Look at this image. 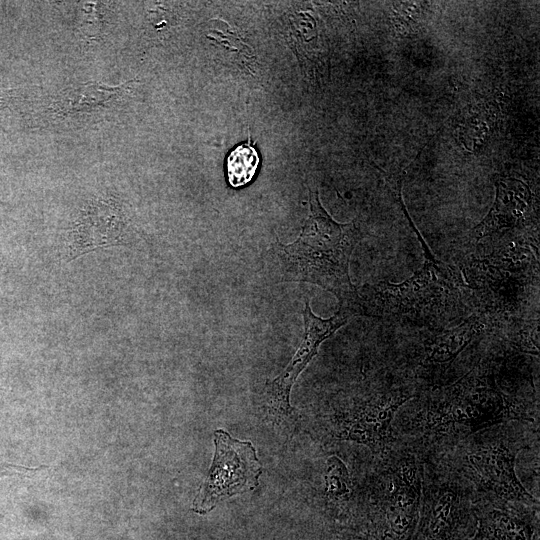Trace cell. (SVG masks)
Here are the masks:
<instances>
[{
    "instance_id": "1",
    "label": "cell",
    "mask_w": 540,
    "mask_h": 540,
    "mask_svg": "<svg viewBox=\"0 0 540 540\" xmlns=\"http://www.w3.org/2000/svg\"><path fill=\"white\" fill-rule=\"evenodd\" d=\"M510 421H535L526 401L502 390L496 376L478 368L456 383L431 392L405 423L423 436L467 437Z\"/></svg>"
},
{
    "instance_id": "2",
    "label": "cell",
    "mask_w": 540,
    "mask_h": 540,
    "mask_svg": "<svg viewBox=\"0 0 540 540\" xmlns=\"http://www.w3.org/2000/svg\"><path fill=\"white\" fill-rule=\"evenodd\" d=\"M309 207L298 238L276 244L284 280L317 285L333 293L342 305L355 290L349 263L359 233L353 224L336 222L323 208L317 192H309Z\"/></svg>"
},
{
    "instance_id": "3",
    "label": "cell",
    "mask_w": 540,
    "mask_h": 540,
    "mask_svg": "<svg viewBox=\"0 0 540 540\" xmlns=\"http://www.w3.org/2000/svg\"><path fill=\"white\" fill-rule=\"evenodd\" d=\"M460 278L430 252L425 263L399 284L382 282L356 288L340 305L349 316L438 318L459 301Z\"/></svg>"
},
{
    "instance_id": "4",
    "label": "cell",
    "mask_w": 540,
    "mask_h": 540,
    "mask_svg": "<svg viewBox=\"0 0 540 540\" xmlns=\"http://www.w3.org/2000/svg\"><path fill=\"white\" fill-rule=\"evenodd\" d=\"M508 423L465 437L459 450V472L488 496L539 510L538 501L516 475L517 454L525 445Z\"/></svg>"
},
{
    "instance_id": "5",
    "label": "cell",
    "mask_w": 540,
    "mask_h": 540,
    "mask_svg": "<svg viewBox=\"0 0 540 540\" xmlns=\"http://www.w3.org/2000/svg\"><path fill=\"white\" fill-rule=\"evenodd\" d=\"M424 465L416 455H392L382 467L366 527L380 540H410L419 515Z\"/></svg>"
},
{
    "instance_id": "6",
    "label": "cell",
    "mask_w": 540,
    "mask_h": 540,
    "mask_svg": "<svg viewBox=\"0 0 540 540\" xmlns=\"http://www.w3.org/2000/svg\"><path fill=\"white\" fill-rule=\"evenodd\" d=\"M424 477L418 520L410 540H471L477 498L451 471L430 469Z\"/></svg>"
},
{
    "instance_id": "7",
    "label": "cell",
    "mask_w": 540,
    "mask_h": 540,
    "mask_svg": "<svg viewBox=\"0 0 540 540\" xmlns=\"http://www.w3.org/2000/svg\"><path fill=\"white\" fill-rule=\"evenodd\" d=\"M214 455L208 474L193 500L192 511L204 515L220 502L254 490L262 465L250 441H241L225 430L213 434Z\"/></svg>"
},
{
    "instance_id": "8",
    "label": "cell",
    "mask_w": 540,
    "mask_h": 540,
    "mask_svg": "<svg viewBox=\"0 0 540 540\" xmlns=\"http://www.w3.org/2000/svg\"><path fill=\"white\" fill-rule=\"evenodd\" d=\"M349 315L342 309L328 319L316 316L308 301L303 309L304 336L294 356L280 375L265 386L264 402L267 413L275 421L293 419L290 392L300 373L318 353L321 343L346 324Z\"/></svg>"
},
{
    "instance_id": "9",
    "label": "cell",
    "mask_w": 540,
    "mask_h": 540,
    "mask_svg": "<svg viewBox=\"0 0 540 540\" xmlns=\"http://www.w3.org/2000/svg\"><path fill=\"white\" fill-rule=\"evenodd\" d=\"M413 397L415 394L402 390L369 397L342 418L341 436L383 452L394 440L392 422L396 413Z\"/></svg>"
},
{
    "instance_id": "10",
    "label": "cell",
    "mask_w": 540,
    "mask_h": 540,
    "mask_svg": "<svg viewBox=\"0 0 540 540\" xmlns=\"http://www.w3.org/2000/svg\"><path fill=\"white\" fill-rule=\"evenodd\" d=\"M538 511L491 496L477 498L471 540H539Z\"/></svg>"
},
{
    "instance_id": "11",
    "label": "cell",
    "mask_w": 540,
    "mask_h": 540,
    "mask_svg": "<svg viewBox=\"0 0 540 540\" xmlns=\"http://www.w3.org/2000/svg\"><path fill=\"white\" fill-rule=\"evenodd\" d=\"M532 208V194L528 186L514 178H500L496 182L494 204L472 231V238H482L499 230L513 228L527 221Z\"/></svg>"
},
{
    "instance_id": "12",
    "label": "cell",
    "mask_w": 540,
    "mask_h": 540,
    "mask_svg": "<svg viewBox=\"0 0 540 540\" xmlns=\"http://www.w3.org/2000/svg\"><path fill=\"white\" fill-rule=\"evenodd\" d=\"M97 213L94 215L91 211L76 225L71 245L73 258L96 248L118 243L121 229L116 215L107 208L102 214L101 207L97 209Z\"/></svg>"
},
{
    "instance_id": "13",
    "label": "cell",
    "mask_w": 540,
    "mask_h": 540,
    "mask_svg": "<svg viewBox=\"0 0 540 540\" xmlns=\"http://www.w3.org/2000/svg\"><path fill=\"white\" fill-rule=\"evenodd\" d=\"M126 94V83L109 86L104 83L90 82L64 93L57 101L59 110L73 113L92 111L113 103Z\"/></svg>"
},
{
    "instance_id": "14",
    "label": "cell",
    "mask_w": 540,
    "mask_h": 540,
    "mask_svg": "<svg viewBox=\"0 0 540 540\" xmlns=\"http://www.w3.org/2000/svg\"><path fill=\"white\" fill-rule=\"evenodd\" d=\"M472 336V327H460L439 337L428 349L424 363L440 368L449 365L469 343Z\"/></svg>"
},
{
    "instance_id": "15",
    "label": "cell",
    "mask_w": 540,
    "mask_h": 540,
    "mask_svg": "<svg viewBox=\"0 0 540 540\" xmlns=\"http://www.w3.org/2000/svg\"><path fill=\"white\" fill-rule=\"evenodd\" d=\"M260 162L256 149L248 143L237 145L227 156L226 171L234 188L248 184L254 177Z\"/></svg>"
},
{
    "instance_id": "16",
    "label": "cell",
    "mask_w": 540,
    "mask_h": 540,
    "mask_svg": "<svg viewBox=\"0 0 540 540\" xmlns=\"http://www.w3.org/2000/svg\"><path fill=\"white\" fill-rule=\"evenodd\" d=\"M325 471L327 495L333 499H347L351 494V481L345 464L337 456H331Z\"/></svg>"
},
{
    "instance_id": "17",
    "label": "cell",
    "mask_w": 540,
    "mask_h": 540,
    "mask_svg": "<svg viewBox=\"0 0 540 540\" xmlns=\"http://www.w3.org/2000/svg\"><path fill=\"white\" fill-rule=\"evenodd\" d=\"M47 466L41 465L36 468L25 467L21 465L11 464L7 462L0 461V478L7 476H23L30 473H35L36 471L46 468ZM0 518L2 515L0 514Z\"/></svg>"
},
{
    "instance_id": "18",
    "label": "cell",
    "mask_w": 540,
    "mask_h": 540,
    "mask_svg": "<svg viewBox=\"0 0 540 540\" xmlns=\"http://www.w3.org/2000/svg\"><path fill=\"white\" fill-rule=\"evenodd\" d=\"M328 540H380L368 528L360 530H344L334 534Z\"/></svg>"
},
{
    "instance_id": "19",
    "label": "cell",
    "mask_w": 540,
    "mask_h": 540,
    "mask_svg": "<svg viewBox=\"0 0 540 540\" xmlns=\"http://www.w3.org/2000/svg\"><path fill=\"white\" fill-rule=\"evenodd\" d=\"M13 89H0V110L13 98Z\"/></svg>"
}]
</instances>
